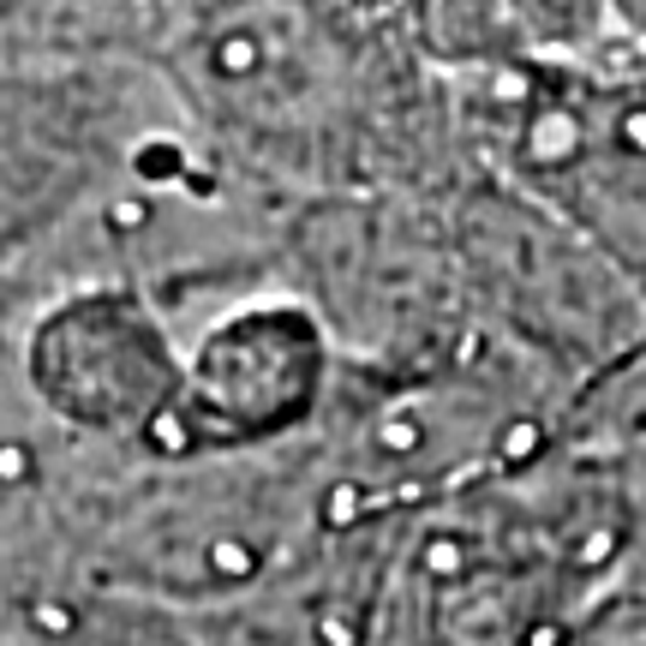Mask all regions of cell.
Instances as JSON below:
<instances>
[{
	"mask_svg": "<svg viewBox=\"0 0 646 646\" xmlns=\"http://www.w3.org/2000/svg\"><path fill=\"white\" fill-rule=\"evenodd\" d=\"M425 575H437V580L467 575V544H461V539H449V533H437V539L425 544Z\"/></svg>",
	"mask_w": 646,
	"mask_h": 646,
	"instance_id": "obj_2",
	"label": "cell"
},
{
	"mask_svg": "<svg viewBox=\"0 0 646 646\" xmlns=\"http://www.w3.org/2000/svg\"><path fill=\"white\" fill-rule=\"evenodd\" d=\"M215 67L234 72V79H246V72L258 67V43H251V36H222V48H215Z\"/></svg>",
	"mask_w": 646,
	"mask_h": 646,
	"instance_id": "obj_5",
	"label": "cell"
},
{
	"mask_svg": "<svg viewBox=\"0 0 646 646\" xmlns=\"http://www.w3.org/2000/svg\"><path fill=\"white\" fill-rule=\"evenodd\" d=\"M210 568H215L222 580H246L251 568H258V544H251V539H239V533L210 539Z\"/></svg>",
	"mask_w": 646,
	"mask_h": 646,
	"instance_id": "obj_1",
	"label": "cell"
},
{
	"mask_svg": "<svg viewBox=\"0 0 646 646\" xmlns=\"http://www.w3.org/2000/svg\"><path fill=\"white\" fill-rule=\"evenodd\" d=\"M31 629L36 635H72V629H79V611H72V604H60V599H36L31 604Z\"/></svg>",
	"mask_w": 646,
	"mask_h": 646,
	"instance_id": "obj_3",
	"label": "cell"
},
{
	"mask_svg": "<svg viewBox=\"0 0 646 646\" xmlns=\"http://www.w3.org/2000/svg\"><path fill=\"white\" fill-rule=\"evenodd\" d=\"M31 449H24V443H0V485H24V479H31Z\"/></svg>",
	"mask_w": 646,
	"mask_h": 646,
	"instance_id": "obj_7",
	"label": "cell"
},
{
	"mask_svg": "<svg viewBox=\"0 0 646 646\" xmlns=\"http://www.w3.org/2000/svg\"><path fill=\"white\" fill-rule=\"evenodd\" d=\"M108 222L120 227V234H132V227L150 222V204H138V198H114V204H108Z\"/></svg>",
	"mask_w": 646,
	"mask_h": 646,
	"instance_id": "obj_8",
	"label": "cell"
},
{
	"mask_svg": "<svg viewBox=\"0 0 646 646\" xmlns=\"http://www.w3.org/2000/svg\"><path fill=\"white\" fill-rule=\"evenodd\" d=\"M420 443H425V431H420V420H408V413L377 425V449H384V455H413Z\"/></svg>",
	"mask_w": 646,
	"mask_h": 646,
	"instance_id": "obj_4",
	"label": "cell"
},
{
	"mask_svg": "<svg viewBox=\"0 0 646 646\" xmlns=\"http://www.w3.org/2000/svg\"><path fill=\"white\" fill-rule=\"evenodd\" d=\"M353 515H360V485H336V491L324 497V521H329V527H348Z\"/></svg>",
	"mask_w": 646,
	"mask_h": 646,
	"instance_id": "obj_6",
	"label": "cell"
},
{
	"mask_svg": "<svg viewBox=\"0 0 646 646\" xmlns=\"http://www.w3.org/2000/svg\"><path fill=\"white\" fill-rule=\"evenodd\" d=\"M318 641H324V646H353V629L341 623V616H324V623H318Z\"/></svg>",
	"mask_w": 646,
	"mask_h": 646,
	"instance_id": "obj_9",
	"label": "cell"
}]
</instances>
